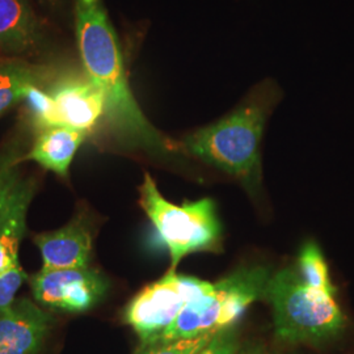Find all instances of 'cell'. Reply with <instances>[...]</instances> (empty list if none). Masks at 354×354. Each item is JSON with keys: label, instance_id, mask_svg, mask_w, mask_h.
I'll use <instances>...</instances> for the list:
<instances>
[{"label": "cell", "instance_id": "6da1fadb", "mask_svg": "<svg viewBox=\"0 0 354 354\" xmlns=\"http://www.w3.org/2000/svg\"><path fill=\"white\" fill-rule=\"evenodd\" d=\"M76 39L87 75L102 89L105 118L127 145L152 152L175 150V145L152 127L129 87L118 39L99 3H77Z\"/></svg>", "mask_w": 354, "mask_h": 354}, {"label": "cell", "instance_id": "7a4b0ae2", "mask_svg": "<svg viewBox=\"0 0 354 354\" xmlns=\"http://www.w3.org/2000/svg\"><path fill=\"white\" fill-rule=\"evenodd\" d=\"M276 100L274 87L261 84L234 112L185 136L181 150L254 188L261 178L260 143Z\"/></svg>", "mask_w": 354, "mask_h": 354}, {"label": "cell", "instance_id": "3957f363", "mask_svg": "<svg viewBox=\"0 0 354 354\" xmlns=\"http://www.w3.org/2000/svg\"><path fill=\"white\" fill-rule=\"evenodd\" d=\"M266 299L274 308L276 335L282 342H326L345 326L335 295L307 286L297 269H282L270 277Z\"/></svg>", "mask_w": 354, "mask_h": 354}, {"label": "cell", "instance_id": "277c9868", "mask_svg": "<svg viewBox=\"0 0 354 354\" xmlns=\"http://www.w3.org/2000/svg\"><path fill=\"white\" fill-rule=\"evenodd\" d=\"M269 279L270 274L263 266L235 270L185 304L172 324L155 339H196L232 327L250 304L266 299Z\"/></svg>", "mask_w": 354, "mask_h": 354}, {"label": "cell", "instance_id": "5b68a950", "mask_svg": "<svg viewBox=\"0 0 354 354\" xmlns=\"http://www.w3.org/2000/svg\"><path fill=\"white\" fill-rule=\"evenodd\" d=\"M140 203L150 218L158 241L168 250L171 269L192 253L218 252L222 245V225L212 198L183 205L167 201L152 177L146 174L140 187Z\"/></svg>", "mask_w": 354, "mask_h": 354}, {"label": "cell", "instance_id": "8992f818", "mask_svg": "<svg viewBox=\"0 0 354 354\" xmlns=\"http://www.w3.org/2000/svg\"><path fill=\"white\" fill-rule=\"evenodd\" d=\"M213 283L176 274L169 269L165 277L146 286L129 304L125 320L138 333L140 342L158 337L176 319L184 306L209 290Z\"/></svg>", "mask_w": 354, "mask_h": 354}, {"label": "cell", "instance_id": "52a82bcc", "mask_svg": "<svg viewBox=\"0 0 354 354\" xmlns=\"http://www.w3.org/2000/svg\"><path fill=\"white\" fill-rule=\"evenodd\" d=\"M38 304L70 314H82L99 304L108 282L89 268H46L30 277Z\"/></svg>", "mask_w": 354, "mask_h": 354}, {"label": "cell", "instance_id": "ba28073f", "mask_svg": "<svg viewBox=\"0 0 354 354\" xmlns=\"http://www.w3.org/2000/svg\"><path fill=\"white\" fill-rule=\"evenodd\" d=\"M54 317L28 298L0 310V354H38Z\"/></svg>", "mask_w": 354, "mask_h": 354}, {"label": "cell", "instance_id": "9c48e42d", "mask_svg": "<svg viewBox=\"0 0 354 354\" xmlns=\"http://www.w3.org/2000/svg\"><path fill=\"white\" fill-rule=\"evenodd\" d=\"M59 124L89 133L105 114L102 89L86 76H68L49 89Z\"/></svg>", "mask_w": 354, "mask_h": 354}, {"label": "cell", "instance_id": "30bf717a", "mask_svg": "<svg viewBox=\"0 0 354 354\" xmlns=\"http://www.w3.org/2000/svg\"><path fill=\"white\" fill-rule=\"evenodd\" d=\"M46 268H88L92 231L86 216L79 215L57 231L35 238Z\"/></svg>", "mask_w": 354, "mask_h": 354}, {"label": "cell", "instance_id": "8fae6325", "mask_svg": "<svg viewBox=\"0 0 354 354\" xmlns=\"http://www.w3.org/2000/svg\"><path fill=\"white\" fill-rule=\"evenodd\" d=\"M86 136V131L64 125L41 129L36 143L26 159L37 162L59 176H67L68 167Z\"/></svg>", "mask_w": 354, "mask_h": 354}, {"label": "cell", "instance_id": "7c38bea8", "mask_svg": "<svg viewBox=\"0 0 354 354\" xmlns=\"http://www.w3.org/2000/svg\"><path fill=\"white\" fill-rule=\"evenodd\" d=\"M35 193V183H21L12 203L0 222V274L8 272L19 263V248L26 231V212Z\"/></svg>", "mask_w": 354, "mask_h": 354}, {"label": "cell", "instance_id": "4fadbf2b", "mask_svg": "<svg viewBox=\"0 0 354 354\" xmlns=\"http://www.w3.org/2000/svg\"><path fill=\"white\" fill-rule=\"evenodd\" d=\"M37 37V20L26 0H0V49L24 51Z\"/></svg>", "mask_w": 354, "mask_h": 354}, {"label": "cell", "instance_id": "5bb4252c", "mask_svg": "<svg viewBox=\"0 0 354 354\" xmlns=\"http://www.w3.org/2000/svg\"><path fill=\"white\" fill-rule=\"evenodd\" d=\"M297 272L304 283L315 290L336 295V288L329 279L328 266L315 241H307L302 247Z\"/></svg>", "mask_w": 354, "mask_h": 354}, {"label": "cell", "instance_id": "9a60e30c", "mask_svg": "<svg viewBox=\"0 0 354 354\" xmlns=\"http://www.w3.org/2000/svg\"><path fill=\"white\" fill-rule=\"evenodd\" d=\"M37 82L36 74L21 64L0 68V113L24 99L28 88Z\"/></svg>", "mask_w": 354, "mask_h": 354}, {"label": "cell", "instance_id": "2e32d148", "mask_svg": "<svg viewBox=\"0 0 354 354\" xmlns=\"http://www.w3.org/2000/svg\"><path fill=\"white\" fill-rule=\"evenodd\" d=\"M24 100L32 114V120L35 125L41 130L45 127L61 125L57 113L55 102L49 91L38 88L37 84H32L26 91Z\"/></svg>", "mask_w": 354, "mask_h": 354}, {"label": "cell", "instance_id": "e0dca14e", "mask_svg": "<svg viewBox=\"0 0 354 354\" xmlns=\"http://www.w3.org/2000/svg\"><path fill=\"white\" fill-rule=\"evenodd\" d=\"M19 163L20 159L13 152L0 156V222L23 183Z\"/></svg>", "mask_w": 354, "mask_h": 354}, {"label": "cell", "instance_id": "ac0fdd59", "mask_svg": "<svg viewBox=\"0 0 354 354\" xmlns=\"http://www.w3.org/2000/svg\"><path fill=\"white\" fill-rule=\"evenodd\" d=\"M214 335L210 333L185 340L153 339L142 342L137 354H197L206 344H209Z\"/></svg>", "mask_w": 354, "mask_h": 354}, {"label": "cell", "instance_id": "d6986e66", "mask_svg": "<svg viewBox=\"0 0 354 354\" xmlns=\"http://www.w3.org/2000/svg\"><path fill=\"white\" fill-rule=\"evenodd\" d=\"M26 279H28V276L21 266H15L0 274V310L7 308L15 302L16 291Z\"/></svg>", "mask_w": 354, "mask_h": 354}, {"label": "cell", "instance_id": "ffe728a7", "mask_svg": "<svg viewBox=\"0 0 354 354\" xmlns=\"http://www.w3.org/2000/svg\"><path fill=\"white\" fill-rule=\"evenodd\" d=\"M238 349L239 342L236 333L230 327L216 332L209 344H206L197 354H236Z\"/></svg>", "mask_w": 354, "mask_h": 354}, {"label": "cell", "instance_id": "44dd1931", "mask_svg": "<svg viewBox=\"0 0 354 354\" xmlns=\"http://www.w3.org/2000/svg\"><path fill=\"white\" fill-rule=\"evenodd\" d=\"M82 3L84 4H93V3H97V0H80Z\"/></svg>", "mask_w": 354, "mask_h": 354}]
</instances>
